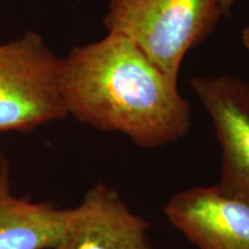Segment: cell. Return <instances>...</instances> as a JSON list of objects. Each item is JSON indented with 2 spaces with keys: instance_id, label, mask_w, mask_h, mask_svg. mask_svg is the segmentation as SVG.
I'll use <instances>...</instances> for the list:
<instances>
[{
  "instance_id": "obj_2",
  "label": "cell",
  "mask_w": 249,
  "mask_h": 249,
  "mask_svg": "<svg viewBox=\"0 0 249 249\" xmlns=\"http://www.w3.org/2000/svg\"><path fill=\"white\" fill-rule=\"evenodd\" d=\"M223 8L224 0H110L104 24L178 82L187 52L209 35Z\"/></svg>"
},
{
  "instance_id": "obj_1",
  "label": "cell",
  "mask_w": 249,
  "mask_h": 249,
  "mask_svg": "<svg viewBox=\"0 0 249 249\" xmlns=\"http://www.w3.org/2000/svg\"><path fill=\"white\" fill-rule=\"evenodd\" d=\"M60 85L68 116L140 148L165 147L191 129V105L178 82L119 34L71 49L61 58Z\"/></svg>"
},
{
  "instance_id": "obj_5",
  "label": "cell",
  "mask_w": 249,
  "mask_h": 249,
  "mask_svg": "<svg viewBox=\"0 0 249 249\" xmlns=\"http://www.w3.org/2000/svg\"><path fill=\"white\" fill-rule=\"evenodd\" d=\"M164 214L198 249H249V202L218 185L177 193Z\"/></svg>"
},
{
  "instance_id": "obj_7",
  "label": "cell",
  "mask_w": 249,
  "mask_h": 249,
  "mask_svg": "<svg viewBox=\"0 0 249 249\" xmlns=\"http://www.w3.org/2000/svg\"><path fill=\"white\" fill-rule=\"evenodd\" d=\"M71 209L14 195L11 165L0 152V249H51L64 234Z\"/></svg>"
},
{
  "instance_id": "obj_6",
  "label": "cell",
  "mask_w": 249,
  "mask_h": 249,
  "mask_svg": "<svg viewBox=\"0 0 249 249\" xmlns=\"http://www.w3.org/2000/svg\"><path fill=\"white\" fill-rule=\"evenodd\" d=\"M149 227L116 189L98 182L71 209L64 234L51 249H156Z\"/></svg>"
},
{
  "instance_id": "obj_3",
  "label": "cell",
  "mask_w": 249,
  "mask_h": 249,
  "mask_svg": "<svg viewBox=\"0 0 249 249\" xmlns=\"http://www.w3.org/2000/svg\"><path fill=\"white\" fill-rule=\"evenodd\" d=\"M61 58L36 31L0 44V133L27 134L68 117Z\"/></svg>"
},
{
  "instance_id": "obj_4",
  "label": "cell",
  "mask_w": 249,
  "mask_h": 249,
  "mask_svg": "<svg viewBox=\"0 0 249 249\" xmlns=\"http://www.w3.org/2000/svg\"><path fill=\"white\" fill-rule=\"evenodd\" d=\"M191 86L209 114L222 150L217 185L249 202V85L220 75L194 77Z\"/></svg>"
},
{
  "instance_id": "obj_8",
  "label": "cell",
  "mask_w": 249,
  "mask_h": 249,
  "mask_svg": "<svg viewBox=\"0 0 249 249\" xmlns=\"http://www.w3.org/2000/svg\"><path fill=\"white\" fill-rule=\"evenodd\" d=\"M242 43H244L245 48L249 51V27L245 28L242 31Z\"/></svg>"
}]
</instances>
